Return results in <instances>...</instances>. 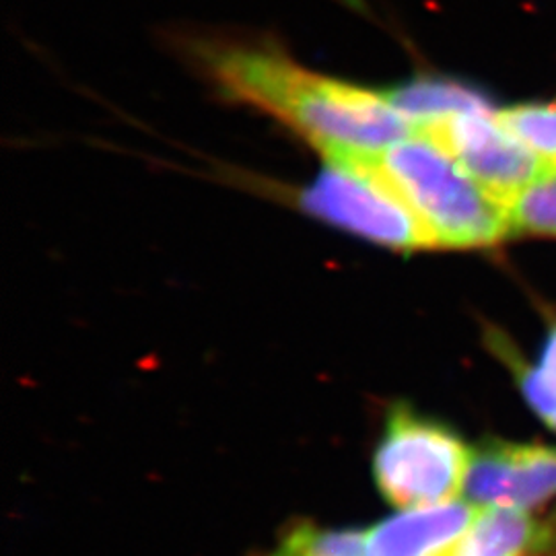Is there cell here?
Returning <instances> with one entry per match:
<instances>
[{
    "mask_svg": "<svg viewBox=\"0 0 556 556\" xmlns=\"http://www.w3.org/2000/svg\"><path fill=\"white\" fill-rule=\"evenodd\" d=\"M199 54L223 96L278 119L324 161L376 157L415 135L383 91L314 73L277 46L208 43Z\"/></svg>",
    "mask_w": 556,
    "mask_h": 556,
    "instance_id": "1",
    "label": "cell"
},
{
    "mask_svg": "<svg viewBox=\"0 0 556 556\" xmlns=\"http://www.w3.org/2000/svg\"><path fill=\"white\" fill-rule=\"evenodd\" d=\"M378 165L433 248H489L514 233L509 208L435 140L425 135L400 140L378 155Z\"/></svg>",
    "mask_w": 556,
    "mask_h": 556,
    "instance_id": "2",
    "label": "cell"
},
{
    "mask_svg": "<svg viewBox=\"0 0 556 556\" xmlns=\"http://www.w3.org/2000/svg\"><path fill=\"white\" fill-rule=\"evenodd\" d=\"M472 447L456 431L406 404L390 408L374 456L379 493L400 509L435 507L464 491Z\"/></svg>",
    "mask_w": 556,
    "mask_h": 556,
    "instance_id": "3",
    "label": "cell"
},
{
    "mask_svg": "<svg viewBox=\"0 0 556 556\" xmlns=\"http://www.w3.org/2000/svg\"><path fill=\"white\" fill-rule=\"evenodd\" d=\"M299 208L355 238L397 252L433 248L413 208L381 174L376 157L326 160L298 197Z\"/></svg>",
    "mask_w": 556,
    "mask_h": 556,
    "instance_id": "4",
    "label": "cell"
},
{
    "mask_svg": "<svg viewBox=\"0 0 556 556\" xmlns=\"http://www.w3.org/2000/svg\"><path fill=\"white\" fill-rule=\"evenodd\" d=\"M415 135L435 140L507 208H511L521 192L551 172L493 110L439 119Z\"/></svg>",
    "mask_w": 556,
    "mask_h": 556,
    "instance_id": "5",
    "label": "cell"
},
{
    "mask_svg": "<svg viewBox=\"0 0 556 556\" xmlns=\"http://www.w3.org/2000/svg\"><path fill=\"white\" fill-rule=\"evenodd\" d=\"M462 493L477 509H540L556 497V445L484 439L472 447Z\"/></svg>",
    "mask_w": 556,
    "mask_h": 556,
    "instance_id": "6",
    "label": "cell"
},
{
    "mask_svg": "<svg viewBox=\"0 0 556 556\" xmlns=\"http://www.w3.org/2000/svg\"><path fill=\"white\" fill-rule=\"evenodd\" d=\"M477 516L470 503L402 509L365 532L367 556H439Z\"/></svg>",
    "mask_w": 556,
    "mask_h": 556,
    "instance_id": "7",
    "label": "cell"
},
{
    "mask_svg": "<svg viewBox=\"0 0 556 556\" xmlns=\"http://www.w3.org/2000/svg\"><path fill=\"white\" fill-rule=\"evenodd\" d=\"M439 556H546V528L526 511L477 509L470 526Z\"/></svg>",
    "mask_w": 556,
    "mask_h": 556,
    "instance_id": "8",
    "label": "cell"
},
{
    "mask_svg": "<svg viewBox=\"0 0 556 556\" xmlns=\"http://www.w3.org/2000/svg\"><path fill=\"white\" fill-rule=\"evenodd\" d=\"M383 96L415 132L456 114L491 110L489 100L475 87L462 80L441 77L404 80L386 89Z\"/></svg>",
    "mask_w": 556,
    "mask_h": 556,
    "instance_id": "9",
    "label": "cell"
},
{
    "mask_svg": "<svg viewBox=\"0 0 556 556\" xmlns=\"http://www.w3.org/2000/svg\"><path fill=\"white\" fill-rule=\"evenodd\" d=\"M264 556H367V540L365 532L355 528L298 523Z\"/></svg>",
    "mask_w": 556,
    "mask_h": 556,
    "instance_id": "10",
    "label": "cell"
},
{
    "mask_svg": "<svg viewBox=\"0 0 556 556\" xmlns=\"http://www.w3.org/2000/svg\"><path fill=\"white\" fill-rule=\"evenodd\" d=\"M497 118L521 140L551 172H556V105L521 103L497 112Z\"/></svg>",
    "mask_w": 556,
    "mask_h": 556,
    "instance_id": "11",
    "label": "cell"
},
{
    "mask_svg": "<svg viewBox=\"0 0 556 556\" xmlns=\"http://www.w3.org/2000/svg\"><path fill=\"white\" fill-rule=\"evenodd\" d=\"M519 390L528 406L556 431V326L548 332L536 365H517Z\"/></svg>",
    "mask_w": 556,
    "mask_h": 556,
    "instance_id": "12",
    "label": "cell"
},
{
    "mask_svg": "<svg viewBox=\"0 0 556 556\" xmlns=\"http://www.w3.org/2000/svg\"><path fill=\"white\" fill-rule=\"evenodd\" d=\"M509 213L514 233L556 238V172L544 174L521 192Z\"/></svg>",
    "mask_w": 556,
    "mask_h": 556,
    "instance_id": "13",
    "label": "cell"
},
{
    "mask_svg": "<svg viewBox=\"0 0 556 556\" xmlns=\"http://www.w3.org/2000/svg\"><path fill=\"white\" fill-rule=\"evenodd\" d=\"M546 556H556V511L546 523Z\"/></svg>",
    "mask_w": 556,
    "mask_h": 556,
    "instance_id": "14",
    "label": "cell"
}]
</instances>
